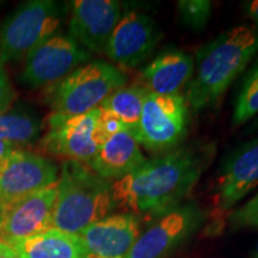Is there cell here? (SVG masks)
Wrapping results in <instances>:
<instances>
[{
  "instance_id": "obj_1",
  "label": "cell",
  "mask_w": 258,
  "mask_h": 258,
  "mask_svg": "<svg viewBox=\"0 0 258 258\" xmlns=\"http://www.w3.org/2000/svg\"><path fill=\"white\" fill-rule=\"evenodd\" d=\"M214 143H192L145 161L111 183L115 208L161 217L182 205L215 156Z\"/></svg>"
},
{
  "instance_id": "obj_2",
  "label": "cell",
  "mask_w": 258,
  "mask_h": 258,
  "mask_svg": "<svg viewBox=\"0 0 258 258\" xmlns=\"http://www.w3.org/2000/svg\"><path fill=\"white\" fill-rule=\"evenodd\" d=\"M257 53L258 30L247 25L228 29L200 48L186 85V105L199 112L218 103Z\"/></svg>"
},
{
  "instance_id": "obj_3",
  "label": "cell",
  "mask_w": 258,
  "mask_h": 258,
  "mask_svg": "<svg viewBox=\"0 0 258 258\" xmlns=\"http://www.w3.org/2000/svg\"><path fill=\"white\" fill-rule=\"evenodd\" d=\"M114 208L109 180L86 164L64 161L56 183L51 228L79 234L88 226L108 217Z\"/></svg>"
},
{
  "instance_id": "obj_4",
  "label": "cell",
  "mask_w": 258,
  "mask_h": 258,
  "mask_svg": "<svg viewBox=\"0 0 258 258\" xmlns=\"http://www.w3.org/2000/svg\"><path fill=\"white\" fill-rule=\"evenodd\" d=\"M127 77L110 62L95 60L84 63L47 92L46 102L53 112L82 115L98 108L116 90L123 88Z\"/></svg>"
},
{
  "instance_id": "obj_5",
  "label": "cell",
  "mask_w": 258,
  "mask_h": 258,
  "mask_svg": "<svg viewBox=\"0 0 258 258\" xmlns=\"http://www.w3.org/2000/svg\"><path fill=\"white\" fill-rule=\"evenodd\" d=\"M62 15L60 4L51 0H30L18 6L0 27V63L27 57L57 34Z\"/></svg>"
},
{
  "instance_id": "obj_6",
  "label": "cell",
  "mask_w": 258,
  "mask_h": 258,
  "mask_svg": "<svg viewBox=\"0 0 258 258\" xmlns=\"http://www.w3.org/2000/svg\"><path fill=\"white\" fill-rule=\"evenodd\" d=\"M188 105L184 96L147 93L134 138L148 151L173 150L184 138Z\"/></svg>"
},
{
  "instance_id": "obj_7",
  "label": "cell",
  "mask_w": 258,
  "mask_h": 258,
  "mask_svg": "<svg viewBox=\"0 0 258 258\" xmlns=\"http://www.w3.org/2000/svg\"><path fill=\"white\" fill-rule=\"evenodd\" d=\"M205 213L195 201L183 202L139 235L124 258H167L199 230Z\"/></svg>"
},
{
  "instance_id": "obj_8",
  "label": "cell",
  "mask_w": 258,
  "mask_h": 258,
  "mask_svg": "<svg viewBox=\"0 0 258 258\" xmlns=\"http://www.w3.org/2000/svg\"><path fill=\"white\" fill-rule=\"evenodd\" d=\"M91 59V54L70 35L55 34L25 57L19 82L28 88L56 84Z\"/></svg>"
},
{
  "instance_id": "obj_9",
  "label": "cell",
  "mask_w": 258,
  "mask_h": 258,
  "mask_svg": "<svg viewBox=\"0 0 258 258\" xmlns=\"http://www.w3.org/2000/svg\"><path fill=\"white\" fill-rule=\"evenodd\" d=\"M59 179L56 164L48 158L23 150H14L0 161V201L4 207L55 185Z\"/></svg>"
},
{
  "instance_id": "obj_10",
  "label": "cell",
  "mask_w": 258,
  "mask_h": 258,
  "mask_svg": "<svg viewBox=\"0 0 258 258\" xmlns=\"http://www.w3.org/2000/svg\"><path fill=\"white\" fill-rule=\"evenodd\" d=\"M99 106L82 115L53 112L48 117V132L41 145L48 153L90 164L98 151L95 131Z\"/></svg>"
},
{
  "instance_id": "obj_11",
  "label": "cell",
  "mask_w": 258,
  "mask_h": 258,
  "mask_svg": "<svg viewBox=\"0 0 258 258\" xmlns=\"http://www.w3.org/2000/svg\"><path fill=\"white\" fill-rule=\"evenodd\" d=\"M163 32L150 16L129 11L122 15L105 46V54L122 69H135L152 54Z\"/></svg>"
},
{
  "instance_id": "obj_12",
  "label": "cell",
  "mask_w": 258,
  "mask_h": 258,
  "mask_svg": "<svg viewBox=\"0 0 258 258\" xmlns=\"http://www.w3.org/2000/svg\"><path fill=\"white\" fill-rule=\"evenodd\" d=\"M70 36L84 49L103 53L122 17V5L115 0H76L71 3Z\"/></svg>"
},
{
  "instance_id": "obj_13",
  "label": "cell",
  "mask_w": 258,
  "mask_h": 258,
  "mask_svg": "<svg viewBox=\"0 0 258 258\" xmlns=\"http://www.w3.org/2000/svg\"><path fill=\"white\" fill-rule=\"evenodd\" d=\"M141 234L140 221L132 213L108 215L79 232L89 258H124Z\"/></svg>"
},
{
  "instance_id": "obj_14",
  "label": "cell",
  "mask_w": 258,
  "mask_h": 258,
  "mask_svg": "<svg viewBox=\"0 0 258 258\" xmlns=\"http://www.w3.org/2000/svg\"><path fill=\"white\" fill-rule=\"evenodd\" d=\"M258 185V138L241 144L226 158L217 184V206L228 211Z\"/></svg>"
},
{
  "instance_id": "obj_15",
  "label": "cell",
  "mask_w": 258,
  "mask_h": 258,
  "mask_svg": "<svg viewBox=\"0 0 258 258\" xmlns=\"http://www.w3.org/2000/svg\"><path fill=\"white\" fill-rule=\"evenodd\" d=\"M56 184L38 190L5 208L0 226L3 243L30 237L51 228Z\"/></svg>"
},
{
  "instance_id": "obj_16",
  "label": "cell",
  "mask_w": 258,
  "mask_h": 258,
  "mask_svg": "<svg viewBox=\"0 0 258 258\" xmlns=\"http://www.w3.org/2000/svg\"><path fill=\"white\" fill-rule=\"evenodd\" d=\"M195 62L185 51H161L141 72L144 88L156 95H178L191 79Z\"/></svg>"
},
{
  "instance_id": "obj_17",
  "label": "cell",
  "mask_w": 258,
  "mask_h": 258,
  "mask_svg": "<svg viewBox=\"0 0 258 258\" xmlns=\"http://www.w3.org/2000/svg\"><path fill=\"white\" fill-rule=\"evenodd\" d=\"M145 161L146 158L137 139L123 129L99 146L90 166L102 178L117 180L133 172Z\"/></svg>"
},
{
  "instance_id": "obj_18",
  "label": "cell",
  "mask_w": 258,
  "mask_h": 258,
  "mask_svg": "<svg viewBox=\"0 0 258 258\" xmlns=\"http://www.w3.org/2000/svg\"><path fill=\"white\" fill-rule=\"evenodd\" d=\"M18 258H89L78 234H71L56 228L41 233L5 241Z\"/></svg>"
},
{
  "instance_id": "obj_19",
  "label": "cell",
  "mask_w": 258,
  "mask_h": 258,
  "mask_svg": "<svg viewBox=\"0 0 258 258\" xmlns=\"http://www.w3.org/2000/svg\"><path fill=\"white\" fill-rule=\"evenodd\" d=\"M147 93V90L141 85L123 86L106 97L99 108L117 116L123 123L125 131L134 137L138 131Z\"/></svg>"
},
{
  "instance_id": "obj_20",
  "label": "cell",
  "mask_w": 258,
  "mask_h": 258,
  "mask_svg": "<svg viewBox=\"0 0 258 258\" xmlns=\"http://www.w3.org/2000/svg\"><path fill=\"white\" fill-rule=\"evenodd\" d=\"M42 123L36 116L24 111L0 115V139L14 144H30L38 138Z\"/></svg>"
},
{
  "instance_id": "obj_21",
  "label": "cell",
  "mask_w": 258,
  "mask_h": 258,
  "mask_svg": "<svg viewBox=\"0 0 258 258\" xmlns=\"http://www.w3.org/2000/svg\"><path fill=\"white\" fill-rule=\"evenodd\" d=\"M258 114V63L254 64L243 80L235 99L233 123L243 124Z\"/></svg>"
},
{
  "instance_id": "obj_22",
  "label": "cell",
  "mask_w": 258,
  "mask_h": 258,
  "mask_svg": "<svg viewBox=\"0 0 258 258\" xmlns=\"http://www.w3.org/2000/svg\"><path fill=\"white\" fill-rule=\"evenodd\" d=\"M213 5L208 0L178 2L179 18L183 25L192 31H202L212 16Z\"/></svg>"
},
{
  "instance_id": "obj_23",
  "label": "cell",
  "mask_w": 258,
  "mask_h": 258,
  "mask_svg": "<svg viewBox=\"0 0 258 258\" xmlns=\"http://www.w3.org/2000/svg\"><path fill=\"white\" fill-rule=\"evenodd\" d=\"M232 230L258 227V194L230 215Z\"/></svg>"
},
{
  "instance_id": "obj_24",
  "label": "cell",
  "mask_w": 258,
  "mask_h": 258,
  "mask_svg": "<svg viewBox=\"0 0 258 258\" xmlns=\"http://www.w3.org/2000/svg\"><path fill=\"white\" fill-rule=\"evenodd\" d=\"M123 129H125L124 125L117 116L110 111L99 108V116L95 131V140L98 144V146H101L109 138L118 133V132L123 131Z\"/></svg>"
},
{
  "instance_id": "obj_25",
  "label": "cell",
  "mask_w": 258,
  "mask_h": 258,
  "mask_svg": "<svg viewBox=\"0 0 258 258\" xmlns=\"http://www.w3.org/2000/svg\"><path fill=\"white\" fill-rule=\"evenodd\" d=\"M15 98V90L10 83L4 64L0 63V115L9 111Z\"/></svg>"
},
{
  "instance_id": "obj_26",
  "label": "cell",
  "mask_w": 258,
  "mask_h": 258,
  "mask_svg": "<svg viewBox=\"0 0 258 258\" xmlns=\"http://www.w3.org/2000/svg\"><path fill=\"white\" fill-rule=\"evenodd\" d=\"M244 14L254 24L258 30V0H249L243 3Z\"/></svg>"
},
{
  "instance_id": "obj_27",
  "label": "cell",
  "mask_w": 258,
  "mask_h": 258,
  "mask_svg": "<svg viewBox=\"0 0 258 258\" xmlns=\"http://www.w3.org/2000/svg\"><path fill=\"white\" fill-rule=\"evenodd\" d=\"M16 147H17V145L16 144L0 139V161L4 160L5 158L12 152V151L16 150Z\"/></svg>"
},
{
  "instance_id": "obj_28",
  "label": "cell",
  "mask_w": 258,
  "mask_h": 258,
  "mask_svg": "<svg viewBox=\"0 0 258 258\" xmlns=\"http://www.w3.org/2000/svg\"><path fill=\"white\" fill-rule=\"evenodd\" d=\"M11 250V247L9 246V245H6L5 243H3V241H0V257L4 256L6 252H9V251Z\"/></svg>"
},
{
  "instance_id": "obj_29",
  "label": "cell",
  "mask_w": 258,
  "mask_h": 258,
  "mask_svg": "<svg viewBox=\"0 0 258 258\" xmlns=\"http://www.w3.org/2000/svg\"><path fill=\"white\" fill-rule=\"evenodd\" d=\"M0 258H18V257H17V254L14 252V250L11 249L9 251V252H6L4 256H2Z\"/></svg>"
},
{
  "instance_id": "obj_30",
  "label": "cell",
  "mask_w": 258,
  "mask_h": 258,
  "mask_svg": "<svg viewBox=\"0 0 258 258\" xmlns=\"http://www.w3.org/2000/svg\"><path fill=\"white\" fill-rule=\"evenodd\" d=\"M4 213H5V207L2 203V201H0V226H2L3 219H4Z\"/></svg>"
},
{
  "instance_id": "obj_31",
  "label": "cell",
  "mask_w": 258,
  "mask_h": 258,
  "mask_svg": "<svg viewBox=\"0 0 258 258\" xmlns=\"http://www.w3.org/2000/svg\"><path fill=\"white\" fill-rule=\"evenodd\" d=\"M258 131V118L256 121L253 122L252 124L250 125V128H249V133H251V132H257Z\"/></svg>"
},
{
  "instance_id": "obj_32",
  "label": "cell",
  "mask_w": 258,
  "mask_h": 258,
  "mask_svg": "<svg viewBox=\"0 0 258 258\" xmlns=\"http://www.w3.org/2000/svg\"><path fill=\"white\" fill-rule=\"evenodd\" d=\"M253 258H258V243H257V245H256V249H254Z\"/></svg>"
}]
</instances>
